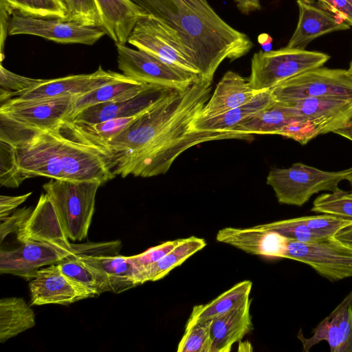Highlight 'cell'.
Wrapping results in <instances>:
<instances>
[{"mask_svg":"<svg viewBox=\"0 0 352 352\" xmlns=\"http://www.w3.org/2000/svg\"><path fill=\"white\" fill-rule=\"evenodd\" d=\"M333 133H335L340 136H342L352 142V122L348 127H346L342 129L337 130V131H334Z\"/></svg>","mask_w":352,"mask_h":352,"instance_id":"49","label":"cell"},{"mask_svg":"<svg viewBox=\"0 0 352 352\" xmlns=\"http://www.w3.org/2000/svg\"><path fill=\"white\" fill-rule=\"evenodd\" d=\"M34 208L32 207L19 208L13 214L1 219L0 236L1 242L10 233L16 234L27 220Z\"/></svg>","mask_w":352,"mask_h":352,"instance_id":"43","label":"cell"},{"mask_svg":"<svg viewBox=\"0 0 352 352\" xmlns=\"http://www.w3.org/2000/svg\"><path fill=\"white\" fill-rule=\"evenodd\" d=\"M297 338L308 352L321 341H326L331 352H352V290L342 301L305 337L300 329Z\"/></svg>","mask_w":352,"mask_h":352,"instance_id":"17","label":"cell"},{"mask_svg":"<svg viewBox=\"0 0 352 352\" xmlns=\"http://www.w3.org/2000/svg\"><path fill=\"white\" fill-rule=\"evenodd\" d=\"M76 97L33 101H6L1 104L0 117L19 125L38 129L52 128L67 119Z\"/></svg>","mask_w":352,"mask_h":352,"instance_id":"12","label":"cell"},{"mask_svg":"<svg viewBox=\"0 0 352 352\" xmlns=\"http://www.w3.org/2000/svg\"><path fill=\"white\" fill-rule=\"evenodd\" d=\"M175 30L190 51L200 79L212 81L220 64L250 52L247 34L226 23L208 0H131Z\"/></svg>","mask_w":352,"mask_h":352,"instance_id":"3","label":"cell"},{"mask_svg":"<svg viewBox=\"0 0 352 352\" xmlns=\"http://www.w3.org/2000/svg\"><path fill=\"white\" fill-rule=\"evenodd\" d=\"M124 76L122 74L104 70L100 66L91 74L44 79L41 84L19 97L9 100L33 101L63 97H78Z\"/></svg>","mask_w":352,"mask_h":352,"instance_id":"14","label":"cell"},{"mask_svg":"<svg viewBox=\"0 0 352 352\" xmlns=\"http://www.w3.org/2000/svg\"><path fill=\"white\" fill-rule=\"evenodd\" d=\"M211 320L186 325L185 332L178 344V352H210V326Z\"/></svg>","mask_w":352,"mask_h":352,"instance_id":"36","label":"cell"},{"mask_svg":"<svg viewBox=\"0 0 352 352\" xmlns=\"http://www.w3.org/2000/svg\"><path fill=\"white\" fill-rule=\"evenodd\" d=\"M63 1L67 10L66 19L102 28L101 14L95 0Z\"/></svg>","mask_w":352,"mask_h":352,"instance_id":"39","label":"cell"},{"mask_svg":"<svg viewBox=\"0 0 352 352\" xmlns=\"http://www.w3.org/2000/svg\"><path fill=\"white\" fill-rule=\"evenodd\" d=\"M151 85V84L140 82L124 76L122 78L108 82L76 97L74 102L72 111L67 119H70L82 109L94 104L131 98Z\"/></svg>","mask_w":352,"mask_h":352,"instance_id":"28","label":"cell"},{"mask_svg":"<svg viewBox=\"0 0 352 352\" xmlns=\"http://www.w3.org/2000/svg\"><path fill=\"white\" fill-rule=\"evenodd\" d=\"M275 100L271 90L261 91L250 101L241 106L212 118H198L194 127L204 131H232L241 122L258 113Z\"/></svg>","mask_w":352,"mask_h":352,"instance_id":"27","label":"cell"},{"mask_svg":"<svg viewBox=\"0 0 352 352\" xmlns=\"http://www.w3.org/2000/svg\"><path fill=\"white\" fill-rule=\"evenodd\" d=\"M301 118L293 107L275 100L258 113L241 122L232 131L250 135H278L289 124Z\"/></svg>","mask_w":352,"mask_h":352,"instance_id":"26","label":"cell"},{"mask_svg":"<svg viewBox=\"0 0 352 352\" xmlns=\"http://www.w3.org/2000/svg\"><path fill=\"white\" fill-rule=\"evenodd\" d=\"M352 174V167L336 172L325 171L300 162L288 168H273L267 176L279 203L302 206L316 193L333 192Z\"/></svg>","mask_w":352,"mask_h":352,"instance_id":"5","label":"cell"},{"mask_svg":"<svg viewBox=\"0 0 352 352\" xmlns=\"http://www.w3.org/2000/svg\"><path fill=\"white\" fill-rule=\"evenodd\" d=\"M252 299L211 320L210 352H228L234 344L253 329L250 314Z\"/></svg>","mask_w":352,"mask_h":352,"instance_id":"22","label":"cell"},{"mask_svg":"<svg viewBox=\"0 0 352 352\" xmlns=\"http://www.w3.org/2000/svg\"><path fill=\"white\" fill-rule=\"evenodd\" d=\"M331 12L352 25V3L349 0H318Z\"/></svg>","mask_w":352,"mask_h":352,"instance_id":"44","label":"cell"},{"mask_svg":"<svg viewBox=\"0 0 352 352\" xmlns=\"http://www.w3.org/2000/svg\"><path fill=\"white\" fill-rule=\"evenodd\" d=\"M334 236L339 241L352 248V223L341 229Z\"/></svg>","mask_w":352,"mask_h":352,"instance_id":"47","label":"cell"},{"mask_svg":"<svg viewBox=\"0 0 352 352\" xmlns=\"http://www.w3.org/2000/svg\"><path fill=\"white\" fill-rule=\"evenodd\" d=\"M258 41L266 51H270L272 46V38L267 34H261L258 36Z\"/></svg>","mask_w":352,"mask_h":352,"instance_id":"48","label":"cell"},{"mask_svg":"<svg viewBox=\"0 0 352 352\" xmlns=\"http://www.w3.org/2000/svg\"><path fill=\"white\" fill-rule=\"evenodd\" d=\"M278 135L291 138L305 145L319 135V133L309 121L301 118L289 124L279 133Z\"/></svg>","mask_w":352,"mask_h":352,"instance_id":"41","label":"cell"},{"mask_svg":"<svg viewBox=\"0 0 352 352\" xmlns=\"http://www.w3.org/2000/svg\"><path fill=\"white\" fill-rule=\"evenodd\" d=\"M19 242H40L72 249L48 195L41 194L36 207L16 233Z\"/></svg>","mask_w":352,"mask_h":352,"instance_id":"20","label":"cell"},{"mask_svg":"<svg viewBox=\"0 0 352 352\" xmlns=\"http://www.w3.org/2000/svg\"><path fill=\"white\" fill-rule=\"evenodd\" d=\"M276 100L309 97L352 98V77L347 69L318 67L292 77L271 89Z\"/></svg>","mask_w":352,"mask_h":352,"instance_id":"9","label":"cell"},{"mask_svg":"<svg viewBox=\"0 0 352 352\" xmlns=\"http://www.w3.org/2000/svg\"><path fill=\"white\" fill-rule=\"evenodd\" d=\"M74 254L73 247L67 249L45 243L26 242L14 250H1L0 272L32 279L43 267Z\"/></svg>","mask_w":352,"mask_h":352,"instance_id":"13","label":"cell"},{"mask_svg":"<svg viewBox=\"0 0 352 352\" xmlns=\"http://www.w3.org/2000/svg\"><path fill=\"white\" fill-rule=\"evenodd\" d=\"M56 264L66 276L87 289L94 296L107 292H114L108 275L87 265L75 254Z\"/></svg>","mask_w":352,"mask_h":352,"instance_id":"31","label":"cell"},{"mask_svg":"<svg viewBox=\"0 0 352 352\" xmlns=\"http://www.w3.org/2000/svg\"><path fill=\"white\" fill-rule=\"evenodd\" d=\"M9 35L37 36L60 43L92 45L107 34L102 27L85 25L60 17H42L13 12L10 16Z\"/></svg>","mask_w":352,"mask_h":352,"instance_id":"10","label":"cell"},{"mask_svg":"<svg viewBox=\"0 0 352 352\" xmlns=\"http://www.w3.org/2000/svg\"><path fill=\"white\" fill-rule=\"evenodd\" d=\"M252 283L243 280L224 292L212 301L194 306L186 325L212 320L221 314L243 305L250 298Z\"/></svg>","mask_w":352,"mask_h":352,"instance_id":"29","label":"cell"},{"mask_svg":"<svg viewBox=\"0 0 352 352\" xmlns=\"http://www.w3.org/2000/svg\"><path fill=\"white\" fill-rule=\"evenodd\" d=\"M346 180L349 182L350 184V186H351V193H352V174L350 175L349 176H348V177L346 178Z\"/></svg>","mask_w":352,"mask_h":352,"instance_id":"50","label":"cell"},{"mask_svg":"<svg viewBox=\"0 0 352 352\" xmlns=\"http://www.w3.org/2000/svg\"><path fill=\"white\" fill-rule=\"evenodd\" d=\"M118 66L126 77L170 89H183L199 78L170 65L155 56L126 45L116 44Z\"/></svg>","mask_w":352,"mask_h":352,"instance_id":"8","label":"cell"},{"mask_svg":"<svg viewBox=\"0 0 352 352\" xmlns=\"http://www.w3.org/2000/svg\"><path fill=\"white\" fill-rule=\"evenodd\" d=\"M181 239L164 242L157 246L150 248L141 254L129 257L135 265L143 270L146 277V270L173 250L181 241Z\"/></svg>","mask_w":352,"mask_h":352,"instance_id":"42","label":"cell"},{"mask_svg":"<svg viewBox=\"0 0 352 352\" xmlns=\"http://www.w3.org/2000/svg\"><path fill=\"white\" fill-rule=\"evenodd\" d=\"M256 228L275 231L288 239L305 243H316L324 240L314 233L301 217L274 221L254 226Z\"/></svg>","mask_w":352,"mask_h":352,"instance_id":"35","label":"cell"},{"mask_svg":"<svg viewBox=\"0 0 352 352\" xmlns=\"http://www.w3.org/2000/svg\"><path fill=\"white\" fill-rule=\"evenodd\" d=\"M349 1H351L352 3V0H349Z\"/></svg>","mask_w":352,"mask_h":352,"instance_id":"52","label":"cell"},{"mask_svg":"<svg viewBox=\"0 0 352 352\" xmlns=\"http://www.w3.org/2000/svg\"><path fill=\"white\" fill-rule=\"evenodd\" d=\"M44 79L22 76L6 69L1 65L0 101L1 104L19 97L29 89L41 84Z\"/></svg>","mask_w":352,"mask_h":352,"instance_id":"38","label":"cell"},{"mask_svg":"<svg viewBox=\"0 0 352 352\" xmlns=\"http://www.w3.org/2000/svg\"><path fill=\"white\" fill-rule=\"evenodd\" d=\"M78 256L87 265L108 275L114 293L122 292L146 282L144 272L129 256Z\"/></svg>","mask_w":352,"mask_h":352,"instance_id":"25","label":"cell"},{"mask_svg":"<svg viewBox=\"0 0 352 352\" xmlns=\"http://www.w3.org/2000/svg\"><path fill=\"white\" fill-rule=\"evenodd\" d=\"M219 242L247 253L274 258H285L289 239L275 231L256 228H225L217 234Z\"/></svg>","mask_w":352,"mask_h":352,"instance_id":"21","label":"cell"},{"mask_svg":"<svg viewBox=\"0 0 352 352\" xmlns=\"http://www.w3.org/2000/svg\"><path fill=\"white\" fill-rule=\"evenodd\" d=\"M32 192L19 196L1 195L0 197V220L8 217L13 210L23 203Z\"/></svg>","mask_w":352,"mask_h":352,"instance_id":"45","label":"cell"},{"mask_svg":"<svg viewBox=\"0 0 352 352\" xmlns=\"http://www.w3.org/2000/svg\"><path fill=\"white\" fill-rule=\"evenodd\" d=\"M169 90L170 89L151 85L131 98L97 104L85 108L69 120L75 124H89L111 119L137 116L148 109Z\"/></svg>","mask_w":352,"mask_h":352,"instance_id":"18","label":"cell"},{"mask_svg":"<svg viewBox=\"0 0 352 352\" xmlns=\"http://www.w3.org/2000/svg\"><path fill=\"white\" fill-rule=\"evenodd\" d=\"M139 116L131 118L111 119L95 124H76L85 135L107 147V142L111 138L121 133Z\"/></svg>","mask_w":352,"mask_h":352,"instance_id":"37","label":"cell"},{"mask_svg":"<svg viewBox=\"0 0 352 352\" xmlns=\"http://www.w3.org/2000/svg\"><path fill=\"white\" fill-rule=\"evenodd\" d=\"M302 219L314 233L322 238L334 236L341 229L352 223L351 219L327 214L302 217Z\"/></svg>","mask_w":352,"mask_h":352,"instance_id":"40","label":"cell"},{"mask_svg":"<svg viewBox=\"0 0 352 352\" xmlns=\"http://www.w3.org/2000/svg\"><path fill=\"white\" fill-rule=\"evenodd\" d=\"M258 92L251 87L248 79L228 71L216 85L199 118H212L222 114L248 102Z\"/></svg>","mask_w":352,"mask_h":352,"instance_id":"23","label":"cell"},{"mask_svg":"<svg viewBox=\"0 0 352 352\" xmlns=\"http://www.w3.org/2000/svg\"><path fill=\"white\" fill-rule=\"evenodd\" d=\"M206 245L205 240L201 238L192 236L182 239L173 250L146 270V280L156 281L163 278Z\"/></svg>","mask_w":352,"mask_h":352,"instance_id":"32","label":"cell"},{"mask_svg":"<svg viewBox=\"0 0 352 352\" xmlns=\"http://www.w3.org/2000/svg\"><path fill=\"white\" fill-rule=\"evenodd\" d=\"M212 81L200 78L170 89L107 144L115 175L151 177L165 174L175 160L198 144L227 139L250 140L234 131L198 130L194 123L209 100Z\"/></svg>","mask_w":352,"mask_h":352,"instance_id":"1","label":"cell"},{"mask_svg":"<svg viewBox=\"0 0 352 352\" xmlns=\"http://www.w3.org/2000/svg\"><path fill=\"white\" fill-rule=\"evenodd\" d=\"M31 304L67 305L94 297L87 289L66 276L56 263L39 269L29 284Z\"/></svg>","mask_w":352,"mask_h":352,"instance_id":"16","label":"cell"},{"mask_svg":"<svg viewBox=\"0 0 352 352\" xmlns=\"http://www.w3.org/2000/svg\"><path fill=\"white\" fill-rule=\"evenodd\" d=\"M34 325V313L23 298L7 297L1 299V342H5Z\"/></svg>","mask_w":352,"mask_h":352,"instance_id":"30","label":"cell"},{"mask_svg":"<svg viewBox=\"0 0 352 352\" xmlns=\"http://www.w3.org/2000/svg\"><path fill=\"white\" fill-rule=\"evenodd\" d=\"M0 141L13 153L19 180L36 176L92 180L104 184L116 177L109 150L65 119L47 129L23 126L0 117Z\"/></svg>","mask_w":352,"mask_h":352,"instance_id":"2","label":"cell"},{"mask_svg":"<svg viewBox=\"0 0 352 352\" xmlns=\"http://www.w3.org/2000/svg\"><path fill=\"white\" fill-rule=\"evenodd\" d=\"M329 58V55L323 52L287 46L276 50H261L252 56L248 80L256 91L271 90L292 77L322 67Z\"/></svg>","mask_w":352,"mask_h":352,"instance_id":"6","label":"cell"},{"mask_svg":"<svg viewBox=\"0 0 352 352\" xmlns=\"http://www.w3.org/2000/svg\"><path fill=\"white\" fill-rule=\"evenodd\" d=\"M236 7L243 14L259 10L261 8L259 0H234Z\"/></svg>","mask_w":352,"mask_h":352,"instance_id":"46","label":"cell"},{"mask_svg":"<svg viewBox=\"0 0 352 352\" xmlns=\"http://www.w3.org/2000/svg\"><path fill=\"white\" fill-rule=\"evenodd\" d=\"M102 28L116 44L126 45L136 23L148 15L131 0H95Z\"/></svg>","mask_w":352,"mask_h":352,"instance_id":"24","label":"cell"},{"mask_svg":"<svg viewBox=\"0 0 352 352\" xmlns=\"http://www.w3.org/2000/svg\"><path fill=\"white\" fill-rule=\"evenodd\" d=\"M311 211L352 220V193L340 188L316 198Z\"/></svg>","mask_w":352,"mask_h":352,"instance_id":"34","label":"cell"},{"mask_svg":"<svg viewBox=\"0 0 352 352\" xmlns=\"http://www.w3.org/2000/svg\"><path fill=\"white\" fill-rule=\"evenodd\" d=\"M127 43L170 65L199 75L190 51L177 32L150 14L136 23Z\"/></svg>","mask_w":352,"mask_h":352,"instance_id":"7","label":"cell"},{"mask_svg":"<svg viewBox=\"0 0 352 352\" xmlns=\"http://www.w3.org/2000/svg\"><path fill=\"white\" fill-rule=\"evenodd\" d=\"M0 8L1 14L8 17L14 12L36 16L63 19L66 18L67 14L63 0H0Z\"/></svg>","mask_w":352,"mask_h":352,"instance_id":"33","label":"cell"},{"mask_svg":"<svg viewBox=\"0 0 352 352\" xmlns=\"http://www.w3.org/2000/svg\"><path fill=\"white\" fill-rule=\"evenodd\" d=\"M285 258L305 263L333 281L352 277V248L335 236L310 243L289 239Z\"/></svg>","mask_w":352,"mask_h":352,"instance_id":"11","label":"cell"},{"mask_svg":"<svg viewBox=\"0 0 352 352\" xmlns=\"http://www.w3.org/2000/svg\"><path fill=\"white\" fill-rule=\"evenodd\" d=\"M101 184L96 179H51L43 186L69 239L80 241L87 237Z\"/></svg>","mask_w":352,"mask_h":352,"instance_id":"4","label":"cell"},{"mask_svg":"<svg viewBox=\"0 0 352 352\" xmlns=\"http://www.w3.org/2000/svg\"><path fill=\"white\" fill-rule=\"evenodd\" d=\"M349 74L352 77V60L349 64V69H347Z\"/></svg>","mask_w":352,"mask_h":352,"instance_id":"51","label":"cell"},{"mask_svg":"<svg viewBox=\"0 0 352 352\" xmlns=\"http://www.w3.org/2000/svg\"><path fill=\"white\" fill-rule=\"evenodd\" d=\"M282 102L309 121L319 135L344 129L352 122V98L309 97Z\"/></svg>","mask_w":352,"mask_h":352,"instance_id":"15","label":"cell"},{"mask_svg":"<svg viewBox=\"0 0 352 352\" xmlns=\"http://www.w3.org/2000/svg\"><path fill=\"white\" fill-rule=\"evenodd\" d=\"M298 24L287 47L305 50L316 38L331 32L345 30L350 25L324 8L318 1L297 0Z\"/></svg>","mask_w":352,"mask_h":352,"instance_id":"19","label":"cell"}]
</instances>
